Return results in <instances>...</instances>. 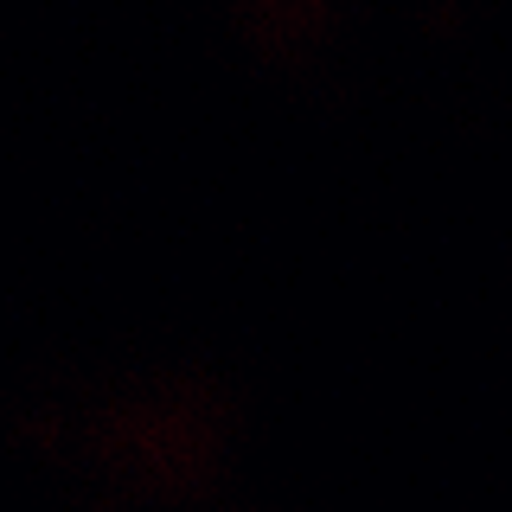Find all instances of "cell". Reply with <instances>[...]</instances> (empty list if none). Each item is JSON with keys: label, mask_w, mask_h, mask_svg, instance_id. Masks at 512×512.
Wrapping results in <instances>:
<instances>
[]
</instances>
